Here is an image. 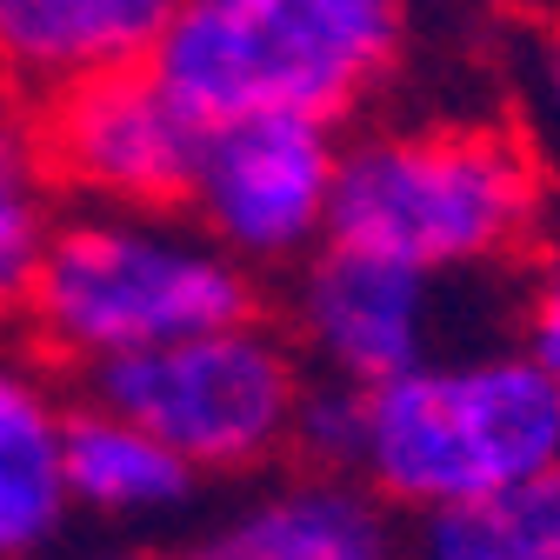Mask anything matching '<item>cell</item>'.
<instances>
[{
  "label": "cell",
  "mask_w": 560,
  "mask_h": 560,
  "mask_svg": "<svg viewBox=\"0 0 560 560\" xmlns=\"http://www.w3.org/2000/svg\"><path fill=\"white\" fill-rule=\"evenodd\" d=\"M540 221L547 174L508 120H381L340 140L334 241L434 288L521 260Z\"/></svg>",
  "instance_id": "1"
},
{
  "label": "cell",
  "mask_w": 560,
  "mask_h": 560,
  "mask_svg": "<svg viewBox=\"0 0 560 560\" xmlns=\"http://www.w3.org/2000/svg\"><path fill=\"white\" fill-rule=\"evenodd\" d=\"M560 474V381L521 340L441 347L361 394L354 474L387 514L428 521Z\"/></svg>",
  "instance_id": "2"
},
{
  "label": "cell",
  "mask_w": 560,
  "mask_h": 560,
  "mask_svg": "<svg viewBox=\"0 0 560 560\" xmlns=\"http://www.w3.org/2000/svg\"><path fill=\"white\" fill-rule=\"evenodd\" d=\"M407 54L394 0H180L167 8L154 74L214 133L241 120L361 114Z\"/></svg>",
  "instance_id": "3"
},
{
  "label": "cell",
  "mask_w": 560,
  "mask_h": 560,
  "mask_svg": "<svg viewBox=\"0 0 560 560\" xmlns=\"http://www.w3.org/2000/svg\"><path fill=\"white\" fill-rule=\"evenodd\" d=\"M260 314V288L187 214H60L34 280V334L54 361L101 374L133 354H161L194 334Z\"/></svg>",
  "instance_id": "4"
},
{
  "label": "cell",
  "mask_w": 560,
  "mask_h": 560,
  "mask_svg": "<svg viewBox=\"0 0 560 560\" xmlns=\"http://www.w3.org/2000/svg\"><path fill=\"white\" fill-rule=\"evenodd\" d=\"M307 387L314 374L294 354L288 327L260 314L88 374L94 407L148 428L200 480L260 474L280 454H294V420Z\"/></svg>",
  "instance_id": "5"
},
{
  "label": "cell",
  "mask_w": 560,
  "mask_h": 560,
  "mask_svg": "<svg viewBox=\"0 0 560 560\" xmlns=\"http://www.w3.org/2000/svg\"><path fill=\"white\" fill-rule=\"evenodd\" d=\"M340 133L314 120L214 127L187 194V221L247 273H294L334 241Z\"/></svg>",
  "instance_id": "6"
},
{
  "label": "cell",
  "mask_w": 560,
  "mask_h": 560,
  "mask_svg": "<svg viewBox=\"0 0 560 560\" xmlns=\"http://www.w3.org/2000/svg\"><path fill=\"white\" fill-rule=\"evenodd\" d=\"M34 133L54 194L67 187L81 207L114 214H180L207 154V127L161 88L154 67L54 94Z\"/></svg>",
  "instance_id": "7"
},
{
  "label": "cell",
  "mask_w": 560,
  "mask_h": 560,
  "mask_svg": "<svg viewBox=\"0 0 560 560\" xmlns=\"http://www.w3.org/2000/svg\"><path fill=\"white\" fill-rule=\"evenodd\" d=\"M288 340L314 381L374 394L441 354V288L381 254L327 241L288 273Z\"/></svg>",
  "instance_id": "8"
},
{
  "label": "cell",
  "mask_w": 560,
  "mask_h": 560,
  "mask_svg": "<svg viewBox=\"0 0 560 560\" xmlns=\"http://www.w3.org/2000/svg\"><path fill=\"white\" fill-rule=\"evenodd\" d=\"M167 560H407V534L361 480L301 467L214 514Z\"/></svg>",
  "instance_id": "9"
},
{
  "label": "cell",
  "mask_w": 560,
  "mask_h": 560,
  "mask_svg": "<svg viewBox=\"0 0 560 560\" xmlns=\"http://www.w3.org/2000/svg\"><path fill=\"white\" fill-rule=\"evenodd\" d=\"M161 0H0V88L74 94L107 74L154 67Z\"/></svg>",
  "instance_id": "10"
},
{
  "label": "cell",
  "mask_w": 560,
  "mask_h": 560,
  "mask_svg": "<svg viewBox=\"0 0 560 560\" xmlns=\"http://www.w3.org/2000/svg\"><path fill=\"white\" fill-rule=\"evenodd\" d=\"M74 400L27 354H0V560H40L74 527L67 494Z\"/></svg>",
  "instance_id": "11"
},
{
  "label": "cell",
  "mask_w": 560,
  "mask_h": 560,
  "mask_svg": "<svg viewBox=\"0 0 560 560\" xmlns=\"http://www.w3.org/2000/svg\"><path fill=\"white\" fill-rule=\"evenodd\" d=\"M67 494H74V514L101 521V527H167L180 514H194L200 501V474L161 447L148 428L74 400V420H67Z\"/></svg>",
  "instance_id": "12"
},
{
  "label": "cell",
  "mask_w": 560,
  "mask_h": 560,
  "mask_svg": "<svg viewBox=\"0 0 560 560\" xmlns=\"http://www.w3.org/2000/svg\"><path fill=\"white\" fill-rule=\"evenodd\" d=\"M54 228H60V207L40 161V133L0 94V320H27Z\"/></svg>",
  "instance_id": "13"
},
{
  "label": "cell",
  "mask_w": 560,
  "mask_h": 560,
  "mask_svg": "<svg viewBox=\"0 0 560 560\" xmlns=\"http://www.w3.org/2000/svg\"><path fill=\"white\" fill-rule=\"evenodd\" d=\"M407 560H560V474L407 527Z\"/></svg>",
  "instance_id": "14"
},
{
  "label": "cell",
  "mask_w": 560,
  "mask_h": 560,
  "mask_svg": "<svg viewBox=\"0 0 560 560\" xmlns=\"http://www.w3.org/2000/svg\"><path fill=\"white\" fill-rule=\"evenodd\" d=\"M354 447H361V394L354 387H334L314 381L294 420V460L307 474H354Z\"/></svg>",
  "instance_id": "15"
},
{
  "label": "cell",
  "mask_w": 560,
  "mask_h": 560,
  "mask_svg": "<svg viewBox=\"0 0 560 560\" xmlns=\"http://www.w3.org/2000/svg\"><path fill=\"white\" fill-rule=\"evenodd\" d=\"M521 347L560 381V234H547L534 247L527 301H521Z\"/></svg>",
  "instance_id": "16"
},
{
  "label": "cell",
  "mask_w": 560,
  "mask_h": 560,
  "mask_svg": "<svg viewBox=\"0 0 560 560\" xmlns=\"http://www.w3.org/2000/svg\"><path fill=\"white\" fill-rule=\"evenodd\" d=\"M527 94H534L540 127L560 140V27H547V34L534 40V60H527Z\"/></svg>",
  "instance_id": "17"
},
{
  "label": "cell",
  "mask_w": 560,
  "mask_h": 560,
  "mask_svg": "<svg viewBox=\"0 0 560 560\" xmlns=\"http://www.w3.org/2000/svg\"><path fill=\"white\" fill-rule=\"evenodd\" d=\"M60 560H154L140 547H81V553H60Z\"/></svg>",
  "instance_id": "18"
}]
</instances>
